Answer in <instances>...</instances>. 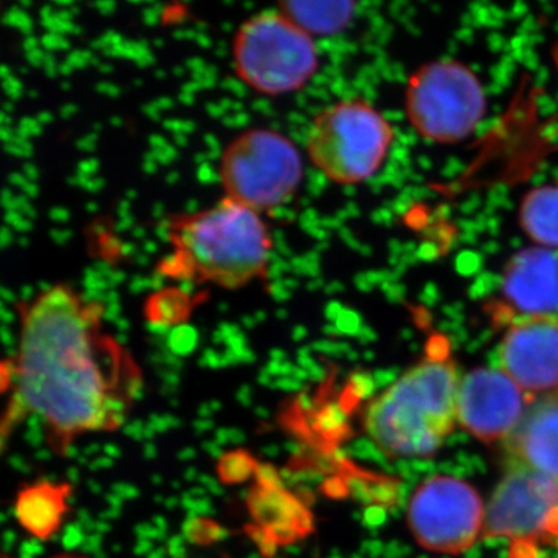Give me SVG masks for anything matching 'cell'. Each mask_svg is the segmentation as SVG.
<instances>
[{"instance_id": "6da1fadb", "label": "cell", "mask_w": 558, "mask_h": 558, "mask_svg": "<svg viewBox=\"0 0 558 558\" xmlns=\"http://www.w3.org/2000/svg\"><path fill=\"white\" fill-rule=\"evenodd\" d=\"M106 311L69 284H54L20 304V344L13 359L14 398L2 436L21 418L38 416L51 449L65 457L84 432L117 429L143 396L137 366L102 329Z\"/></svg>"}, {"instance_id": "7a4b0ae2", "label": "cell", "mask_w": 558, "mask_h": 558, "mask_svg": "<svg viewBox=\"0 0 558 558\" xmlns=\"http://www.w3.org/2000/svg\"><path fill=\"white\" fill-rule=\"evenodd\" d=\"M163 233L170 253L159 271L175 281L240 290L269 270L274 241L266 220L227 197L199 211L170 216Z\"/></svg>"}, {"instance_id": "3957f363", "label": "cell", "mask_w": 558, "mask_h": 558, "mask_svg": "<svg viewBox=\"0 0 558 558\" xmlns=\"http://www.w3.org/2000/svg\"><path fill=\"white\" fill-rule=\"evenodd\" d=\"M459 381L449 341L432 337L424 357L371 402L366 433L388 457H433L458 422Z\"/></svg>"}, {"instance_id": "277c9868", "label": "cell", "mask_w": 558, "mask_h": 558, "mask_svg": "<svg viewBox=\"0 0 558 558\" xmlns=\"http://www.w3.org/2000/svg\"><path fill=\"white\" fill-rule=\"evenodd\" d=\"M395 142L389 121L363 98L319 110L306 137L312 165L337 185H359L380 170Z\"/></svg>"}, {"instance_id": "5b68a950", "label": "cell", "mask_w": 558, "mask_h": 558, "mask_svg": "<svg viewBox=\"0 0 558 558\" xmlns=\"http://www.w3.org/2000/svg\"><path fill=\"white\" fill-rule=\"evenodd\" d=\"M233 68L238 78L267 97L303 89L319 65L317 44L279 10L263 11L234 33Z\"/></svg>"}, {"instance_id": "8992f818", "label": "cell", "mask_w": 558, "mask_h": 558, "mask_svg": "<svg viewBox=\"0 0 558 558\" xmlns=\"http://www.w3.org/2000/svg\"><path fill=\"white\" fill-rule=\"evenodd\" d=\"M304 178L295 143L269 128L236 135L220 154L223 197L264 215L293 199Z\"/></svg>"}, {"instance_id": "52a82bcc", "label": "cell", "mask_w": 558, "mask_h": 558, "mask_svg": "<svg viewBox=\"0 0 558 558\" xmlns=\"http://www.w3.org/2000/svg\"><path fill=\"white\" fill-rule=\"evenodd\" d=\"M484 110L483 84L461 62H429L409 81L407 113L418 135L429 142L468 138L483 120Z\"/></svg>"}, {"instance_id": "ba28073f", "label": "cell", "mask_w": 558, "mask_h": 558, "mask_svg": "<svg viewBox=\"0 0 558 558\" xmlns=\"http://www.w3.org/2000/svg\"><path fill=\"white\" fill-rule=\"evenodd\" d=\"M484 535L508 538L510 558H535L542 546L558 548V481L509 464L488 501Z\"/></svg>"}, {"instance_id": "9c48e42d", "label": "cell", "mask_w": 558, "mask_h": 558, "mask_svg": "<svg viewBox=\"0 0 558 558\" xmlns=\"http://www.w3.org/2000/svg\"><path fill=\"white\" fill-rule=\"evenodd\" d=\"M484 519L486 509L476 488L454 476H432L410 499L411 534L433 553H465L484 534Z\"/></svg>"}, {"instance_id": "30bf717a", "label": "cell", "mask_w": 558, "mask_h": 558, "mask_svg": "<svg viewBox=\"0 0 558 558\" xmlns=\"http://www.w3.org/2000/svg\"><path fill=\"white\" fill-rule=\"evenodd\" d=\"M531 402L532 396L505 371L473 369L459 381L458 422L483 442L505 444L523 421Z\"/></svg>"}, {"instance_id": "8fae6325", "label": "cell", "mask_w": 558, "mask_h": 558, "mask_svg": "<svg viewBox=\"0 0 558 558\" xmlns=\"http://www.w3.org/2000/svg\"><path fill=\"white\" fill-rule=\"evenodd\" d=\"M498 362L529 396L558 395V317L512 319Z\"/></svg>"}, {"instance_id": "7c38bea8", "label": "cell", "mask_w": 558, "mask_h": 558, "mask_svg": "<svg viewBox=\"0 0 558 558\" xmlns=\"http://www.w3.org/2000/svg\"><path fill=\"white\" fill-rule=\"evenodd\" d=\"M505 300L515 318L558 317V253L529 248L510 260L505 275Z\"/></svg>"}, {"instance_id": "4fadbf2b", "label": "cell", "mask_w": 558, "mask_h": 558, "mask_svg": "<svg viewBox=\"0 0 558 558\" xmlns=\"http://www.w3.org/2000/svg\"><path fill=\"white\" fill-rule=\"evenodd\" d=\"M505 446L509 464L524 465L558 481V395L534 398Z\"/></svg>"}, {"instance_id": "5bb4252c", "label": "cell", "mask_w": 558, "mask_h": 558, "mask_svg": "<svg viewBox=\"0 0 558 558\" xmlns=\"http://www.w3.org/2000/svg\"><path fill=\"white\" fill-rule=\"evenodd\" d=\"M247 505L256 524L263 527L278 546L293 545L314 531V515L303 499L286 488H250Z\"/></svg>"}, {"instance_id": "9a60e30c", "label": "cell", "mask_w": 558, "mask_h": 558, "mask_svg": "<svg viewBox=\"0 0 558 558\" xmlns=\"http://www.w3.org/2000/svg\"><path fill=\"white\" fill-rule=\"evenodd\" d=\"M69 484L38 483L22 488L16 499V519L33 538L51 539L61 529L69 509Z\"/></svg>"}, {"instance_id": "2e32d148", "label": "cell", "mask_w": 558, "mask_h": 558, "mask_svg": "<svg viewBox=\"0 0 558 558\" xmlns=\"http://www.w3.org/2000/svg\"><path fill=\"white\" fill-rule=\"evenodd\" d=\"M278 10L315 39V36H332L348 28L354 20L357 3L288 0L279 3Z\"/></svg>"}, {"instance_id": "e0dca14e", "label": "cell", "mask_w": 558, "mask_h": 558, "mask_svg": "<svg viewBox=\"0 0 558 558\" xmlns=\"http://www.w3.org/2000/svg\"><path fill=\"white\" fill-rule=\"evenodd\" d=\"M521 223L532 240L558 248V186L531 191L521 205Z\"/></svg>"}, {"instance_id": "ac0fdd59", "label": "cell", "mask_w": 558, "mask_h": 558, "mask_svg": "<svg viewBox=\"0 0 558 558\" xmlns=\"http://www.w3.org/2000/svg\"><path fill=\"white\" fill-rule=\"evenodd\" d=\"M259 462L245 450H233L223 454L218 462V475L220 483L244 484L253 478Z\"/></svg>"}, {"instance_id": "d6986e66", "label": "cell", "mask_w": 558, "mask_h": 558, "mask_svg": "<svg viewBox=\"0 0 558 558\" xmlns=\"http://www.w3.org/2000/svg\"><path fill=\"white\" fill-rule=\"evenodd\" d=\"M182 532L185 539L199 546L211 545V543L219 542V539L227 538L230 535L226 527L219 526L216 521L204 519V517H194V519L186 520Z\"/></svg>"}, {"instance_id": "ffe728a7", "label": "cell", "mask_w": 558, "mask_h": 558, "mask_svg": "<svg viewBox=\"0 0 558 558\" xmlns=\"http://www.w3.org/2000/svg\"><path fill=\"white\" fill-rule=\"evenodd\" d=\"M245 531H247L250 538L259 546L260 556L274 558L275 554H277L278 545L263 527H259L258 524L256 526L252 524V526L245 527Z\"/></svg>"}, {"instance_id": "44dd1931", "label": "cell", "mask_w": 558, "mask_h": 558, "mask_svg": "<svg viewBox=\"0 0 558 558\" xmlns=\"http://www.w3.org/2000/svg\"><path fill=\"white\" fill-rule=\"evenodd\" d=\"M87 535L84 527L80 523L68 524L64 527V532L61 535V543L65 549H81L83 548L84 542H86Z\"/></svg>"}, {"instance_id": "7402d4cb", "label": "cell", "mask_w": 558, "mask_h": 558, "mask_svg": "<svg viewBox=\"0 0 558 558\" xmlns=\"http://www.w3.org/2000/svg\"><path fill=\"white\" fill-rule=\"evenodd\" d=\"M256 484L264 487L286 488L281 473L271 464H259L255 473Z\"/></svg>"}, {"instance_id": "603a6c76", "label": "cell", "mask_w": 558, "mask_h": 558, "mask_svg": "<svg viewBox=\"0 0 558 558\" xmlns=\"http://www.w3.org/2000/svg\"><path fill=\"white\" fill-rule=\"evenodd\" d=\"M44 546L40 545L38 538H31L22 543L20 558H35L43 556Z\"/></svg>"}, {"instance_id": "cb8c5ba5", "label": "cell", "mask_w": 558, "mask_h": 558, "mask_svg": "<svg viewBox=\"0 0 558 558\" xmlns=\"http://www.w3.org/2000/svg\"><path fill=\"white\" fill-rule=\"evenodd\" d=\"M84 554H98L101 550V534H90L87 535L86 542H84L83 548H81Z\"/></svg>"}, {"instance_id": "d4e9b609", "label": "cell", "mask_w": 558, "mask_h": 558, "mask_svg": "<svg viewBox=\"0 0 558 558\" xmlns=\"http://www.w3.org/2000/svg\"><path fill=\"white\" fill-rule=\"evenodd\" d=\"M145 429L146 425H143V422L135 421L132 424L124 425V432L132 439L142 440L145 439Z\"/></svg>"}, {"instance_id": "484cf974", "label": "cell", "mask_w": 558, "mask_h": 558, "mask_svg": "<svg viewBox=\"0 0 558 558\" xmlns=\"http://www.w3.org/2000/svg\"><path fill=\"white\" fill-rule=\"evenodd\" d=\"M113 494L119 495L121 498L135 499L138 498L140 492L131 484H116L113 486Z\"/></svg>"}, {"instance_id": "4316f807", "label": "cell", "mask_w": 558, "mask_h": 558, "mask_svg": "<svg viewBox=\"0 0 558 558\" xmlns=\"http://www.w3.org/2000/svg\"><path fill=\"white\" fill-rule=\"evenodd\" d=\"M199 484H202V486H205L208 488L209 492H211V494H215V495H222V487L219 486L218 483H216L215 480L213 478H209L208 475H201L199 476Z\"/></svg>"}, {"instance_id": "83f0119b", "label": "cell", "mask_w": 558, "mask_h": 558, "mask_svg": "<svg viewBox=\"0 0 558 558\" xmlns=\"http://www.w3.org/2000/svg\"><path fill=\"white\" fill-rule=\"evenodd\" d=\"M220 409H222L220 402H218V400H211V402L201 405L199 414L202 417H208L211 416V413H216V411H219Z\"/></svg>"}, {"instance_id": "f1b7e54d", "label": "cell", "mask_w": 558, "mask_h": 558, "mask_svg": "<svg viewBox=\"0 0 558 558\" xmlns=\"http://www.w3.org/2000/svg\"><path fill=\"white\" fill-rule=\"evenodd\" d=\"M134 553L137 554V556H149V554L153 553V543H150V539H138Z\"/></svg>"}, {"instance_id": "f546056e", "label": "cell", "mask_w": 558, "mask_h": 558, "mask_svg": "<svg viewBox=\"0 0 558 558\" xmlns=\"http://www.w3.org/2000/svg\"><path fill=\"white\" fill-rule=\"evenodd\" d=\"M25 439H27V442L31 444L32 447H38L39 444L43 442V429H28Z\"/></svg>"}, {"instance_id": "4dcf8cb0", "label": "cell", "mask_w": 558, "mask_h": 558, "mask_svg": "<svg viewBox=\"0 0 558 558\" xmlns=\"http://www.w3.org/2000/svg\"><path fill=\"white\" fill-rule=\"evenodd\" d=\"M204 449L216 459H220L226 454L222 451V446H219L218 442H204Z\"/></svg>"}, {"instance_id": "1f68e13d", "label": "cell", "mask_w": 558, "mask_h": 558, "mask_svg": "<svg viewBox=\"0 0 558 558\" xmlns=\"http://www.w3.org/2000/svg\"><path fill=\"white\" fill-rule=\"evenodd\" d=\"M11 465H13L14 469L17 470V472L22 473H28L31 472V465L25 462L24 458L21 457H13L11 458Z\"/></svg>"}, {"instance_id": "d6a6232c", "label": "cell", "mask_w": 558, "mask_h": 558, "mask_svg": "<svg viewBox=\"0 0 558 558\" xmlns=\"http://www.w3.org/2000/svg\"><path fill=\"white\" fill-rule=\"evenodd\" d=\"M236 399L240 400L242 405L248 407L252 403V389L248 387H241L238 391Z\"/></svg>"}, {"instance_id": "836d02e7", "label": "cell", "mask_w": 558, "mask_h": 558, "mask_svg": "<svg viewBox=\"0 0 558 558\" xmlns=\"http://www.w3.org/2000/svg\"><path fill=\"white\" fill-rule=\"evenodd\" d=\"M229 440L230 444H234V446H240V444L244 442L245 435L241 432V429L229 428Z\"/></svg>"}, {"instance_id": "e575fe53", "label": "cell", "mask_w": 558, "mask_h": 558, "mask_svg": "<svg viewBox=\"0 0 558 558\" xmlns=\"http://www.w3.org/2000/svg\"><path fill=\"white\" fill-rule=\"evenodd\" d=\"M113 461L110 458H101V459H95V462H92L90 469L92 470H98V469H108L112 468Z\"/></svg>"}, {"instance_id": "d590c367", "label": "cell", "mask_w": 558, "mask_h": 558, "mask_svg": "<svg viewBox=\"0 0 558 558\" xmlns=\"http://www.w3.org/2000/svg\"><path fill=\"white\" fill-rule=\"evenodd\" d=\"M213 427H215V424H213V421H209V418L194 422V429H196L197 433L209 432Z\"/></svg>"}, {"instance_id": "8d00e7d4", "label": "cell", "mask_w": 558, "mask_h": 558, "mask_svg": "<svg viewBox=\"0 0 558 558\" xmlns=\"http://www.w3.org/2000/svg\"><path fill=\"white\" fill-rule=\"evenodd\" d=\"M16 539H17L16 532L7 531L5 535H3V546H5V549H11V546H14V543H16Z\"/></svg>"}, {"instance_id": "74e56055", "label": "cell", "mask_w": 558, "mask_h": 558, "mask_svg": "<svg viewBox=\"0 0 558 558\" xmlns=\"http://www.w3.org/2000/svg\"><path fill=\"white\" fill-rule=\"evenodd\" d=\"M106 501L109 502L110 508L121 509V505H123V498L119 497L117 494H110L106 497Z\"/></svg>"}, {"instance_id": "f35d334b", "label": "cell", "mask_w": 558, "mask_h": 558, "mask_svg": "<svg viewBox=\"0 0 558 558\" xmlns=\"http://www.w3.org/2000/svg\"><path fill=\"white\" fill-rule=\"evenodd\" d=\"M194 458H196V450H194L193 447H186L185 450L179 453L180 461H191V459Z\"/></svg>"}, {"instance_id": "ab89813d", "label": "cell", "mask_w": 558, "mask_h": 558, "mask_svg": "<svg viewBox=\"0 0 558 558\" xmlns=\"http://www.w3.org/2000/svg\"><path fill=\"white\" fill-rule=\"evenodd\" d=\"M105 453L108 454L110 459H119L121 457V450L117 446H112V444H108L105 447Z\"/></svg>"}, {"instance_id": "60d3db41", "label": "cell", "mask_w": 558, "mask_h": 558, "mask_svg": "<svg viewBox=\"0 0 558 558\" xmlns=\"http://www.w3.org/2000/svg\"><path fill=\"white\" fill-rule=\"evenodd\" d=\"M110 531V524L109 521H97V524H95V532L97 534H106V532Z\"/></svg>"}, {"instance_id": "b9f144b4", "label": "cell", "mask_w": 558, "mask_h": 558, "mask_svg": "<svg viewBox=\"0 0 558 558\" xmlns=\"http://www.w3.org/2000/svg\"><path fill=\"white\" fill-rule=\"evenodd\" d=\"M154 526L161 529V531L167 532L168 523L163 517L156 515L154 517Z\"/></svg>"}, {"instance_id": "7bdbcfd3", "label": "cell", "mask_w": 558, "mask_h": 558, "mask_svg": "<svg viewBox=\"0 0 558 558\" xmlns=\"http://www.w3.org/2000/svg\"><path fill=\"white\" fill-rule=\"evenodd\" d=\"M157 457V449L154 444H148V446L145 447V458L146 459H156Z\"/></svg>"}, {"instance_id": "ee69618b", "label": "cell", "mask_w": 558, "mask_h": 558, "mask_svg": "<svg viewBox=\"0 0 558 558\" xmlns=\"http://www.w3.org/2000/svg\"><path fill=\"white\" fill-rule=\"evenodd\" d=\"M69 478L70 483L75 484L80 481V472L76 469H70L69 470Z\"/></svg>"}, {"instance_id": "f6af8a7d", "label": "cell", "mask_w": 558, "mask_h": 558, "mask_svg": "<svg viewBox=\"0 0 558 558\" xmlns=\"http://www.w3.org/2000/svg\"><path fill=\"white\" fill-rule=\"evenodd\" d=\"M264 454L269 458L277 457L278 454V447L277 446H269L264 449Z\"/></svg>"}, {"instance_id": "bcb514c9", "label": "cell", "mask_w": 558, "mask_h": 558, "mask_svg": "<svg viewBox=\"0 0 558 558\" xmlns=\"http://www.w3.org/2000/svg\"><path fill=\"white\" fill-rule=\"evenodd\" d=\"M201 475H197L196 469H189L185 472V480L193 481V480H199Z\"/></svg>"}, {"instance_id": "7dc6e473", "label": "cell", "mask_w": 558, "mask_h": 558, "mask_svg": "<svg viewBox=\"0 0 558 558\" xmlns=\"http://www.w3.org/2000/svg\"><path fill=\"white\" fill-rule=\"evenodd\" d=\"M89 487L94 494H100L101 492V486L97 483V481H89Z\"/></svg>"}, {"instance_id": "c3c4849f", "label": "cell", "mask_w": 558, "mask_h": 558, "mask_svg": "<svg viewBox=\"0 0 558 558\" xmlns=\"http://www.w3.org/2000/svg\"><path fill=\"white\" fill-rule=\"evenodd\" d=\"M36 458L40 459V461H46V459L50 458V451L49 450H38V453H36Z\"/></svg>"}, {"instance_id": "681fc988", "label": "cell", "mask_w": 558, "mask_h": 558, "mask_svg": "<svg viewBox=\"0 0 558 558\" xmlns=\"http://www.w3.org/2000/svg\"><path fill=\"white\" fill-rule=\"evenodd\" d=\"M178 505H179V501L175 498H170L167 501V508L170 510H172V508H175V506H178Z\"/></svg>"}, {"instance_id": "f907efd6", "label": "cell", "mask_w": 558, "mask_h": 558, "mask_svg": "<svg viewBox=\"0 0 558 558\" xmlns=\"http://www.w3.org/2000/svg\"><path fill=\"white\" fill-rule=\"evenodd\" d=\"M256 413H258V416H263V417L269 416V413H267L266 409H258V410H256Z\"/></svg>"}, {"instance_id": "816d5d0a", "label": "cell", "mask_w": 558, "mask_h": 558, "mask_svg": "<svg viewBox=\"0 0 558 558\" xmlns=\"http://www.w3.org/2000/svg\"><path fill=\"white\" fill-rule=\"evenodd\" d=\"M154 483H156V486H159V483L161 481L160 476H153Z\"/></svg>"}, {"instance_id": "f5cc1de1", "label": "cell", "mask_w": 558, "mask_h": 558, "mask_svg": "<svg viewBox=\"0 0 558 558\" xmlns=\"http://www.w3.org/2000/svg\"><path fill=\"white\" fill-rule=\"evenodd\" d=\"M95 558H106V554H102L100 550V553L95 554Z\"/></svg>"}, {"instance_id": "db71d44e", "label": "cell", "mask_w": 558, "mask_h": 558, "mask_svg": "<svg viewBox=\"0 0 558 558\" xmlns=\"http://www.w3.org/2000/svg\"><path fill=\"white\" fill-rule=\"evenodd\" d=\"M7 558V557H5Z\"/></svg>"}]
</instances>
